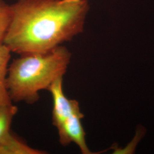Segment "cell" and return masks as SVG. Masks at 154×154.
Instances as JSON below:
<instances>
[{"label":"cell","instance_id":"1","mask_svg":"<svg viewBox=\"0 0 154 154\" xmlns=\"http://www.w3.org/2000/svg\"><path fill=\"white\" fill-rule=\"evenodd\" d=\"M3 41L19 55L44 54L82 33L87 0H18Z\"/></svg>","mask_w":154,"mask_h":154},{"label":"cell","instance_id":"2","mask_svg":"<svg viewBox=\"0 0 154 154\" xmlns=\"http://www.w3.org/2000/svg\"><path fill=\"white\" fill-rule=\"evenodd\" d=\"M71 57L69 50L60 45L46 53L22 55L13 60L6 78L12 102H37L40 91L47 90L55 80L63 77Z\"/></svg>","mask_w":154,"mask_h":154},{"label":"cell","instance_id":"3","mask_svg":"<svg viewBox=\"0 0 154 154\" xmlns=\"http://www.w3.org/2000/svg\"><path fill=\"white\" fill-rule=\"evenodd\" d=\"M83 117L84 115L81 111L78 102L70 115L57 128L60 142L64 146L75 143L82 154H94L88 149L86 142V133L81 122Z\"/></svg>","mask_w":154,"mask_h":154},{"label":"cell","instance_id":"4","mask_svg":"<svg viewBox=\"0 0 154 154\" xmlns=\"http://www.w3.org/2000/svg\"><path fill=\"white\" fill-rule=\"evenodd\" d=\"M47 90L51 94L53 99V125L57 128L70 115L78 101L69 99L65 96L63 90V78L55 80Z\"/></svg>","mask_w":154,"mask_h":154},{"label":"cell","instance_id":"5","mask_svg":"<svg viewBox=\"0 0 154 154\" xmlns=\"http://www.w3.org/2000/svg\"><path fill=\"white\" fill-rule=\"evenodd\" d=\"M11 53V50L5 45H0V107L13 103L6 83Z\"/></svg>","mask_w":154,"mask_h":154},{"label":"cell","instance_id":"6","mask_svg":"<svg viewBox=\"0 0 154 154\" xmlns=\"http://www.w3.org/2000/svg\"><path fill=\"white\" fill-rule=\"evenodd\" d=\"M43 150L34 149L12 134L0 144V154H45Z\"/></svg>","mask_w":154,"mask_h":154},{"label":"cell","instance_id":"7","mask_svg":"<svg viewBox=\"0 0 154 154\" xmlns=\"http://www.w3.org/2000/svg\"><path fill=\"white\" fill-rule=\"evenodd\" d=\"M17 111V107L13 103L0 107V144L11 136V123Z\"/></svg>","mask_w":154,"mask_h":154},{"label":"cell","instance_id":"8","mask_svg":"<svg viewBox=\"0 0 154 154\" xmlns=\"http://www.w3.org/2000/svg\"><path fill=\"white\" fill-rule=\"evenodd\" d=\"M11 18V5L0 0V45L3 41Z\"/></svg>","mask_w":154,"mask_h":154}]
</instances>
